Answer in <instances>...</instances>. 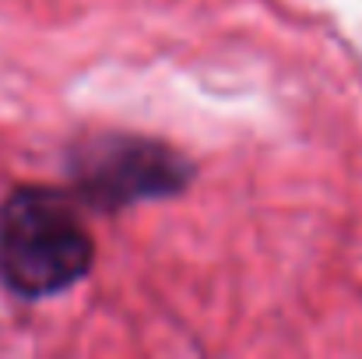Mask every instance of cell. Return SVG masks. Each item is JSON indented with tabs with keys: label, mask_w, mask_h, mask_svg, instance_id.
<instances>
[{
	"label": "cell",
	"mask_w": 362,
	"mask_h": 359,
	"mask_svg": "<svg viewBox=\"0 0 362 359\" xmlns=\"http://www.w3.org/2000/svg\"><path fill=\"white\" fill-rule=\"evenodd\" d=\"M95 243L71 201L46 187H21L0 205V278L25 300L71 289L92 271Z\"/></svg>",
	"instance_id": "1"
},
{
	"label": "cell",
	"mask_w": 362,
	"mask_h": 359,
	"mask_svg": "<svg viewBox=\"0 0 362 359\" xmlns=\"http://www.w3.org/2000/svg\"><path fill=\"white\" fill-rule=\"evenodd\" d=\"M71 176L85 201L99 208H123L148 198L176 194L190 180L183 155L158 141L99 137L71 155Z\"/></svg>",
	"instance_id": "2"
}]
</instances>
